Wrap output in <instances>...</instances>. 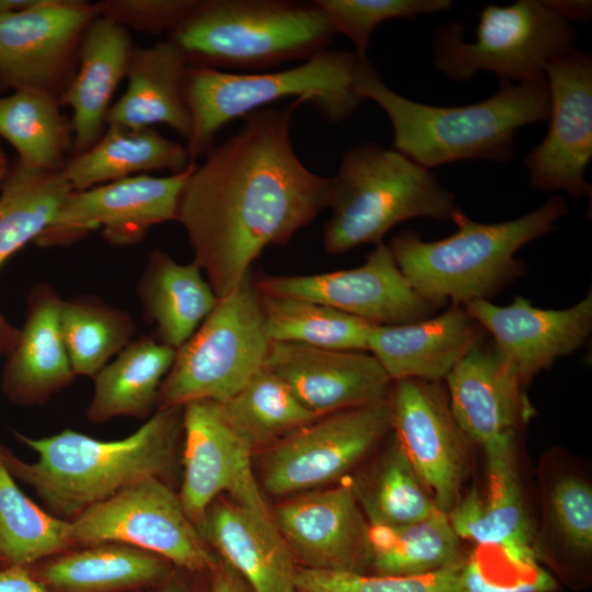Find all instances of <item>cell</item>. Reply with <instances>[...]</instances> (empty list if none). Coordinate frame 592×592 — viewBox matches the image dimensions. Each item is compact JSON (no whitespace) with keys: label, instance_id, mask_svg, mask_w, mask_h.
Wrapping results in <instances>:
<instances>
[{"label":"cell","instance_id":"6da1fadb","mask_svg":"<svg viewBox=\"0 0 592 592\" xmlns=\"http://www.w3.org/2000/svg\"><path fill=\"white\" fill-rule=\"evenodd\" d=\"M307 101L264 107L214 145L180 194L177 219L218 298L230 293L269 246H284L328 207L330 178L294 151L291 123Z\"/></svg>","mask_w":592,"mask_h":592},{"label":"cell","instance_id":"7a4b0ae2","mask_svg":"<svg viewBox=\"0 0 592 592\" xmlns=\"http://www.w3.org/2000/svg\"><path fill=\"white\" fill-rule=\"evenodd\" d=\"M14 436L37 457L25 462L1 446L13 477L31 487L48 512L71 521L133 485L170 476L182 437V407L157 409L119 440H98L70 429L43 437Z\"/></svg>","mask_w":592,"mask_h":592},{"label":"cell","instance_id":"3957f363","mask_svg":"<svg viewBox=\"0 0 592 592\" xmlns=\"http://www.w3.org/2000/svg\"><path fill=\"white\" fill-rule=\"evenodd\" d=\"M489 99L463 106H434L411 101L389 89L367 60L357 61L354 91L378 104L394 130V150L430 169L460 160L508 163L514 156L516 130L548 121L549 90L545 77L511 83L499 79Z\"/></svg>","mask_w":592,"mask_h":592},{"label":"cell","instance_id":"277c9868","mask_svg":"<svg viewBox=\"0 0 592 592\" xmlns=\"http://www.w3.org/2000/svg\"><path fill=\"white\" fill-rule=\"evenodd\" d=\"M567 205L553 196L522 217L485 224L464 213L447 238L425 241L413 230L394 236L388 244L395 261L413 289L437 308L447 303L465 305L491 297L520 277L525 265L515 258L526 243L555 229Z\"/></svg>","mask_w":592,"mask_h":592},{"label":"cell","instance_id":"5b68a950","mask_svg":"<svg viewBox=\"0 0 592 592\" xmlns=\"http://www.w3.org/2000/svg\"><path fill=\"white\" fill-rule=\"evenodd\" d=\"M169 33L189 66L241 71L305 61L337 34L316 0H195Z\"/></svg>","mask_w":592,"mask_h":592},{"label":"cell","instance_id":"8992f818","mask_svg":"<svg viewBox=\"0 0 592 592\" xmlns=\"http://www.w3.org/2000/svg\"><path fill=\"white\" fill-rule=\"evenodd\" d=\"M322 244L329 254L383 242L401 221L428 217L452 220L463 212L455 196L429 169L376 143L351 147L330 178Z\"/></svg>","mask_w":592,"mask_h":592},{"label":"cell","instance_id":"52a82bcc","mask_svg":"<svg viewBox=\"0 0 592 592\" xmlns=\"http://www.w3.org/2000/svg\"><path fill=\"white\" fill-rule=\"evenodd\" d=\"M357 61L354 52L326 49L298 66L269 72L189 66L183 94L192 122L186 145L191 162L205 156L226 124L284 99L312 103L331 123L348 119L364 101L354 91Z\"/></svg>","mask_w":592,"mask_h":592},{"label":"cell","instance_id":"ba28073f","mask_svg":"<svg viewBox=\"0 0 592 592\" xmlns=\"http://www.w3.org/2000/svg\"><path fill=\"white\" fill-rule=\"evenodd\" d=\"M270 339L249 273L218 298L212 312L177 350L157 409L194 400L226 402L264 366Z\"/></svg>","mask_w":592,"mask_h":592},{"label":"cell","instance_id":"9c48e42d","mask_svg":"<svg viewBox=\"0 0 592 592\" xmlns=\"http://www.w3.org/2000/svg\"><path fill=\"white\" fill-rule=\"evenodd\" d=\"M463 25H442L433 37L436 68L453 81L478 71L519 83L545 77L547 64L571 49L576 32L550 1L520 0L490 4L479 14L474 42L462 38Z\"/></svg>","mask_w":592,"mask_h":592},{"label":"cell","instance_id":"30bf717a","mask_svg":"<svg viewBox=\"0 0 592 592\" xmlns=\"http://www.w3.org/2000/svg\"><path fill=\"white\" fill-rule=\"evenodd\" d=\"M389 398L318 419L266 448L262 486L272 496H293L345 479L391 432Z\"/></svg>","mask_w":592,"mask_h":592},{"label":"cell","instance_id":"8fae6325","mask_svg":"<svg viewBox=\"0 0 592 592\" xmlns=\"http://www.w3.org/2000/svg\"><path fill=\"white\" fill-rule=\"evenodd\" d=\"M70 538L73 548L128 545L192 572H208L217 561L179 494L158 478L133 485L83 511L70 521Z\"/></svg>","mask_w":592,"mask_h":592},{"label":"cell","instance_id":"7c38bea8","mask_svg":"<svg viewBox=\"0 0 592 592\" xmlns=\"http://www.w3.org/2000/svg\"><path fill=\"white\" fill-rule=\"evenodd\" d=\"M389 401L391 434L447 514L470 476L474 444L457 423L446 389L441 382L397 380Z\"/></svg>","mask_w":592,"mask_h":592},{"label":"cell","instance_id":"4fadbf2b","mask_svg":"<svg viewBox=\"0 0 592 592\" xmlns=\"http://www.w3.org/2000/svg\"><path fill=\"white\" fill-rule=\"evenodd\" d=\"M537 517L531 549L560 584L578 591L592 582V483L569 452L547 451L537 466Z\"/></svg>","mask_w":592,"mask_h":592},{"label":"cell","instance_id":"5bb4252c","mask_svg":"<svg viewBox=\"0 0 592 592\" xmlns=\"http://www.w3.org/2000/svg\"><path fill=\"white\" fill-rule=\"evenodd\" d=\"M182 437L183 475L178 494L196 526L210 504L226 493L242 505L270 511L252 470L254 449L220 402L202 399L185 403Z\"/></svg>","mask_w":592,"mask_h":592},{"label":"cell","instance_id":"9a60e30c","mask_svg":"<svg viewBox=\"0 0 592 592\" xmlns=\"http://www.w3.org/2000/svg\"><path fill=\"white\" fill-rule=\"evenodd\" d=\"M253 283L260 294L317 301L373 326L410 323L430 318L439 309L413 289L383 242L353 269L263 275Z\"/></svg>","mask_w":592,"mask_h":592},{"label":"cell","instance_id":"2e32d148","mask_svg":"<svg viewBox=\"0 0 592 592\" xmlns=\"http://www.w3.org/2000/svg\"><path fill=\"white\" fill-rule=\"evenodd\" d=\"M195 164L168 177L139 174L72 190L36 242L66 244L101 228L110 243H137L151 227L177 219L181 191Z\"/></svg>","mask_w":592,"mask_h":592},{"label":"cell","instance_id":"e0dca14e","mask_svg":"<svg viewBox=\"0 0 592 592\" xmlns=\"http://www.w3.org/2000/svg\"><path fill=\"white\" fill-rule=\"evenodd\" d=\"M549 90V129L526 156L533 187L560 190L580 198L591 195L584 171L592 157V60L570 52L545 68Z\"/></svg>","mask_w":592,"mask_h":592},{"label":"cell","instance_id":"ac0fdd59","mask_svg":"<svg viewBox=\"0 0 592 592\" xmlns=\"http://www.w3.org/2000/svg\"><path fill=\"white\" fill-rule=\"evenodd\" d=\"M98 15L95 3L78 0H39L0 14V83L55 95L66 89L83 34Z\"/></svg>","mask_w":592,"mask_h":592},{"label":"cell","instance_id":"d6986e66","mask_svg":"<svg viewBox=\"0 0 592 592\" xmlns=\"http://www.w3.org/2000/svg\"><path fill=\"white\" fill-rule=\"evenodd\" d=\"M346 480L293 494L271 510L298 567L366 573L369 524Z\"/></svg>","mask_w":592,"mask_h":592},{"label":"cell","instance_id":"ffe728a7","mask_svg":"<svg viewBox=\"0 0 592 592\" xmlns=\"http://www.w3.org/2000/svg\"><path fill=\"white\" fill-rule=\"evenodd\" d=\"M481 451L482 481L463 491L447 513L449 522L462 540L499 549L517 569H535L539 565L531 549L534 520L519 469V439Z\"/></svg>","mask_w":592,"mask_h":592},{"label":"cell","instance_id":"44dd1931","mask_svg":"<svg viewBox=\"0 0 592 592\" xmlns=\"http://www.w3.org/2000/svg\"><path fill=\"white\" fill-rule=\"evenodd\" d=\"M463 307L492 335L494 346L525 388L557 358L581 349L592 329L591 292L566 309L534 307L522 296L508 306L476 300Z\"/></svg>","mask_w":592,"mask_h":592},{"label":"cell","instance_id":"7402d4cb","mask_svg":"<svg viewBox=\"0 0 592 592\" xmlns=\"http://www.w3.org/2000/svg\"><path fill=\"white\" fill-rule=\"evenodd\" d=\"M264 368L318 415L389 398L392 380L374 355L271 342Z\"/></svg>","mask_w":592,"mask_h":592},{"label":"cell","instance_id":"603a6c76","mask_svg":"<svg viewBox=\"0 0 592 592\" xmlns=\"http://www.w3.org/2000/svg\"><path fill=\"white\" fill-rule=\"evenodd\" d=\"M444 382L457 423L480 448L519 439L535 414L525 387L493 342L477 343Z\"/></svg>","mask_w":592,"mask_h":592},{"label":"cell","instance_id":"cb8c5ba5","mask_svg":"<svg viewBox=\"0 0 592 592\" xmlns=\"http://www.w3.org/2000/svg\"><path fill=\"white\" fill-rule=\"evenodd\" d=\"M197 528L217 557L253 592H288L294 588L298 566L271 510H255L221 496Z\"/></svg>","mask_w":592,"mask_h":592},{"label":"cell","instance_id":"d4e9b609","mask_svg":"<svg viewBox=\"0 0 592 592\" xmlns=\"http://www.w3.org/2000/svg\"><path fill=\"white\" fill-rule=\"evenodd\" d=\"M486 331L462 305L436 317L398 326H372L367 351L392 382H442L485 337Z\"/></svg>","mask_w":592,"mask_h":592},{"label":"cell","instance_id":"484cf974","mask_svg":"<svg viewBox=\"0 0 592 592\" xmlns=\"http://www.w3.org/2000/svg\"><path fill=\"white\" fill-rule=\"evenodd\" d=\"M61 303L49 285L31 291L25 322L5 355L1 376L2 390L13 403H44L76 376L60 329Z\"/></svg>","mask_w":592,"mask_h":592},{"label":"cell","instance_id":"4316f807","mask_svg":"<svg viewBox=\"0 0 592 592\" xmlns=\"http://www.w3.org/2000/svg\"><path fill=\"white\" fill-rule=\"evenodd\" d=\"M133 46L127 30L98 15L87 27L79 65L61 101L72 111L75 156L90 149L102 136L112 96L126 75Z\"/></svg>","mask_w":592,"mask_h":592},{"label":"cell","instance_id":"83f0119b","mask_svg":"<svg viewBox=\"0 0 592 592\" xmlns=\"http://www.w3.org/2000/svg\"><path fill=\"white\" fill-rule=\"evenodd\" d=\"M187 67L183 54L169 39L133 47L125 75L127 88L110 107L106 125L145 128L162 124L187 140L192 128L183 94Z\"/></svg>","mask_w":592,"mask_h":592},{"label":"cell","instance_id":"f1b7e54d","mask_svg":"<svg viewBox=\"0 0 592 592\" xmlns=\"http://www.w3.org/2000/svg\"><path fill=\"white\" fill-rule=\"evenodd\" d=\"M33 576L54 592H135L173 576L164 558L116 543L77 547L35 565Z\"/></svg>","mask_w":592,"mask_h":592},{"label":"cell","instance_id":"f546056e","mask_svg":"<svg viewBox=\"0 0 592 592\" xmlns=\"http://www.w3.org/2000/svg\"><path fill=\"white\" fill-rule=\"evenodd\" d=\"M191 163L186 146L153 127L107 125L90 149L66 162L61 173L73 191H80L153 170L180 173Z\"/></svg>","mask_w":592,"mask_h":592},{"label":"cell","instance_id":"4dcf8cb0","mask_svg":"<svg viewBox=\"0 0 592 592\" xmlns=\"http://www.w3.org/2000/svg\"><path fill=\"white\" fill-rule=\"evenodd\" d=\"M144 312L158 341L178 350L215 308L218 297L195 262L180 264L151 252L138 285Z\"/></svg>","mask_w":592,"mask_h":592},{"label":"cell","instance_id":"1f68e13d","mask_svg":"<svg viewBox=\"0 0 592 592\" xmlns=\"http://www.w3.org/2000/svg\"><path fill=\"white\" fill-rule=\"evenodd\" d=\"M175 352L148 337L130 341L94 376L88 419L101 423L117 417L150 415Z\"/></svg>","mask_w":592,"mask_h":592},{"label":"cell","instance_id":"d6a6232c","mask_svg":"<svg viewBox=\"0 0 592 592\" xmlns=\"http://www.w3.org/2000/svg\"><path fill=\"white\" fill-rule=\"evenodd\" d=\"M469 551L446 513L399 526H371L366 573L415 577L463 563Z\"/></svg>","mask_w":592,"mask_h":592},{"label":"cell","instance_id":"836d02e7","mask_svg":"<svg viewBox=\"0 0 592 592\" xmlns=\"http://www.w3.org/2000/svg\"><path fill=\"white\" fill-rule=\"evenodd\" d=\"M376 458L349 478L371 526H399L440 511L410 460L390 434Z\"/></svg>","mask_w":592,"mask_h":592},{"label":"cell","instance_id":"e575fe53","mask_svg":"<svg viewBox=\"0 0 592 592\" xmlns=\"http://www.w3.org/2000/svg\"><path fill=\"white\" fill-rule=\"evenodd\" d=\"M0 136L15 148L19 163L39 171L62 170L73 140L57 95L27 88L0 96Z\"/></svg>","mask_w":592,"mask_h":592},{"label":"cell","instance_id":"d590c367","mask_svg":"<svg viewBox=\"0 0 592 592\" xmlns=\"http://www.w3.org/2000/svg\"><path fill=\"white\" fill-rule=\"evenodd\" d=\"M0 444V561L32 567L72 549L70 521L33 502L5 465Z\"/></svg>","mask_w":592,"mask_h":592},{"label":"cell","instance_id":"8d00e7d4","mask_svg":"<svg viewBox=\"0 0 592 592\" xmlns=\"http://www.w3.org/2000/svg\"><path fill=\"white\" fill-rule=\"evenodd\" d=\"M72 191L60 171H39L18 161L0 193V269L48 228Z\"/></svg>","mask_w":592,"mask_h":592},{"label":"cell","instance_id":"74e56055","mask_svg":"<svg viewBox=\"0 0 592 592\" xmlns=\"http://www.w3.org/2000/svg\"><path fill=\"white\" fill-rule=\"evenodd\" d=\"M259 300L271 342L338 351H367V338L373 325L308 299L259 293Z\"/></svg>","mask_w":592,"mask_h":592},{"label":"cell","instance_id":"f35d334b","mask_svg":"<svg viewBox=\"0 0 592 592\" xmlns=\"http://www.w3.org/2000/svg\"><path fill=\"white\" fill-rule=\"evenodd\" d=\"M60 329L75 375L94 377L132 340L129 315L93 296L62 300Z\"/></svg>","mask_w":592,"mask_h":592},{"label":"cell","instance_id":"ab89813d","mask_svg":"<svg viewBox=\"0 0 592 592\" xmlns=\"http://www.w3.org/2000/svg\"><path fill=\"white\" fill-rule=\"evenodd\" d=\"M221 405L254 451L322 417L304 407L287 385L264 367Z\"/></svg>","mask_w":592,"mask_h":592},{"label":"cell","instance_id":"60d3db41","mask_svg":"<svg viewBox=\"0 0 592 592\" xmlns=\"http://www.w3.org/2000/svg\"><path fill=\"white\" fill-rule=\"evenodd\" d=\"M464 562L415 577L323 571L297 567L294 588L297 592H463Z\"/></svg>","mask_w":592,"mask_h":592},{"label":"cell","instance_id":"b9f144b4","mask_svg":"<svg viewBox=\"0 0 592 592\" xmlns=\"http://www.w3.org/2000/svg\"><path fill=\"white\" fill-rule=\"evenodd\" d=\"M337 34L342 33L355 46L360 60H367V49L374 29L386 20L414 18L445 11L449 0H316Z\"/></svg>","mask_w":592,"mask_h":592},{"label":"cell","instance_id":"7bdbcfd3","mask_svg":"<svg viewBox=\"0 0 592 592\" xmlns=\"http://www.w3.org/2000/svg\"><path fill=\"white\" fill-rule=\"evenodd\" d=\"M195 0H106L96 2L99 15L119 25L159 34L171 31L192 9Z\"/></svg>","mask_w":592,"mask_h":592},{"label":"cell","instance_id":"ee69618b","mask_svg":"<svg viewBox=\"0 0 592 592\" xmlns=\"http://www.w3.org/2000/svg\"><path fill=\"white\" fill-rule=\"evenodd\" d=\"M559 583L542 566L511 582L498 581L476 553L469 551L462 568L463 592H556Z\"/></svg>","mask_w":592,"mask_h":592},{"label":"cell","instance_id":"f6af8a7d","mask_svg":"<svg viewBox=\"0 0 592 592\" xmlns=\"http://www.w3.org/2000/svg\"><path fill=\"white\" fill-rule=\"evenodd\" d=\"M0 592H54L41 583L30 567L2 566L0 568Z\"/></svg>","mask_w":592,"mask_h":592},{"label":"cell","instance_id":"bcb514c9","mask_svg":"<svg viewBox=\"0 0 592 592\" xmlns=\"http://www.w3.org/2000/svg\"><path fill=\"white\" fill-rule=\"evenodd\" d=\"M208 572L210 592H253L240 574L218 557L215 566Z\"/></svg>","mask_w":592,"mask_h":592},{"label":"cell","instance_id":"7dc6e473","mask_svg":"<svg viewBox=\"0 0 592 592\" xmlns=\"http://www.w3.org/2000/svg\"><path fill=\"white\" fill-rule=\"evenodd\" d=\"M551 4L569 21H588L591 15V1H550Z\"/></svg>","mask_w":592,"mask_h":592},{"label":"cell","instance_id":"c3c4849f","mask_svg":"<svg viewBox=\"0 0 592 592\" xmlns=\"http://www.w3.org/2000/svg\"><path fill=\"white\" fill-rule=\"evenodd\" d=\"M19 334V329L12 327L0 314V354L7 355L12 349Z\"/></svg>","mask_w":592,"mask_h":592},{"label":"cell","instance_id":"681fc988","mask_svg":"<svg viewBox=\"0 0 592 592\" xmlns=\"http://www.w3.org/2000/svg\"><path fill=\"white\" fill-rule=\"evenodd\" d=\"M158 592H192L191 588L174 574L169 578Z\"/></svg>","mask_w":592,"mask_h":592},{"label":"cell","instance_id":"f907efd6","mask_svg":"<svg viewBox=\"0 0 592 592\" xmlns=\"http://www.w3.org/2000/svg\"><path fill=\"white\" fill-rule=\"evenodd\" d=\"M9 164H8V160L0 147V189L2 187V184L9 173Z\"/></svg>","mask_w":592,"mask_h":592},{"label":"cell","instance_id":"816d5d0a","mask_svg":"<svg viewBox=\"0 0 592 592\" xmlns=\"http://www.w3.org/2000/svg\"><path fill=\"white\" fill-rule=\"evenodd\" d=\"M288 592H297V591L295 590V588H293V589L289 590Z\"/></svg>","mask_w":592,"mask_h":592},{"label":"cell","instance_id":"f5cc1de1","mask_svg":"<svg viewBox=\"0 0 592 592\" xmlns=\"http://www.w3.org/2000/svg\"><path fill=\"white\" fill-rule=\"evenodd\" d=\"M135 592H148V591H146V590H140V591H135Z\"/></svg>","mask_w":592,"mask_h":592},{"label":"cell","instance_id":"db71d44e","mask_svg":"<svg viewBox=\"0 0 592 592\" xmlns=\"http://www.w3.org/2000/svg\"><path fill=\"white\" fill-rule=\"evenodd\" d=\"M1 567H2V563H1V561H0V568H1Z\"/></svg>","mask_w":592,"mask_h":592}]
</instances>
